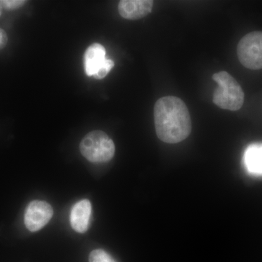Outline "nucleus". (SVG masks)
I'll use <instances>...</instances> for the list:
<instances>
[{
  "instance_id": "7",
  "label": "nucleus",
  "mask_w": 262,
  "mask_h": 262,
  "mask_svg": "<svg viewBox=\"0 0 262 262\" xmlns=\"http://www.w3.org/2000/svg\"><path fill=\"white\" fill-rule=\"evenodd\" d=\"M92 206L89 200L77 202L72 208L70 214V223L72 228L79 233H84L89 227Z\"/></svg>"
},
{
  "instance_id": "9",
  "label": "nucleus",
  "mask_w": 262,
  "mask_h": 262,
  "mask_svg": "<svg viewBox=\"0 0 262 262\" xmlns=\"http://www.w3.org/2000/svg\"><path fill=\"white\" fill-rule=\"evenodd\" d=\"M245 163L251 173L262 174V144H254L248 148Z\"/></svg>"
},
{
  "instance_id": "1",
  "label": "nucleus",
  "mask_w": 262,
  "mask_h": 262,
  "mask_svg": "<svg viewBox=\"0 0 262 262\" xmlns=\"http://www.w3.org/2000/svg\"><path fill=\"white\" fill-rule=\"evenodd\" d=\"M154 119L157 136L168 144L185 140L192 131V120L187 105L176 96H165L157 101Z\"/></svg>"
},
{
  "instance_id": "6",
  "label": "nucleus",
  "mask_w": 262,
  "mask_h": 262,
  "mask_svg": "<svg viewBox=\"0 0 262 262\" xmlns=\"http://www.w3.org/2000/svg\"><path fill=\"white\" fill-rule=\"evenodd\" d=\"M154 2L151 0H122L118 4V11L122 18L137 20L149 15Z\"/></svg>"
},
{
  "instance_id": "11",
  "label": "nucleus",
  "mask_w": 262,
  "mask_h": 262,
  "mask_svg": "<svg viewBox=\"0 0 262 262\" xmlns=\"http://www.w3.org/2000/svg\"><path fill=\"white\" fill-rule=\"evenodd\" d=\"M115 66V63L113 61L110 59H106L103 64L101 66V68L98 70L96 72V75L94 76L95 78L98 79V80H101V79L104 78L106 75H108V72H110Z\"/></svg>"
},
{
  "instance_id": "13",
  "label": "nucleus",
  "mask_w": 262,
  "mask_h": 262,
  "mask_svg": "<svg viewBox=\"0 0 262 262\" xmlns=\"http://www.w3.org/2000/svg\"><path fill=\"white\" fill-rule=\"evenodd\" d=\"M8 37L6 32L3 29L0 28V51L7 46L8 43Z\"/></svg>"
},
{
  "instance_id": "10",
  "label": "nucleus",
  "mask_w": 262,
  "mask_h": 262,
  "mask_svg": "<svg viewBox=\"0 0 262 262\" xmlns=\"http://www.w3.org/2000/svg\"><path fill=\"white\" fill-rule=\"evenodd\" d=\"M89 262H116L106 251L101 249L94 250L89 256Z\"/></svg>"
},
{
  "instance_id": "4",
  "label": "nucleus",
  "mask_w": 262,
  "mask_h": 262,
  "mask_svg": "<svg viewBox=\"0 0 262 262\" xmlns=\"http://www.w3.org/2000/svg\"><path fill=\"white\" fill-rule=\"evenodd\" d=\"M237 57L241 64L251 70L262 69V32L248 33L239 40Z\"/></svg>"
},
{
  "instance_id": "8",
  "label": "nucleus",
  "mask_w": 262,
  "mask_h": 262,
  "mask_svg": "<svg viewBox=\"0 0 262 262\" xmlns=\"http://www.w3.org/2000/svg\"><path fill=\"white\" fill-rule=\"evenodd\" d=\"M106 49L102 45H91L84 54V67L86 75L94 77L106 61Z\"/></svg>"
},
{
  "instance_id": "5",
  "label": "nucleus",
  "mask_w": 262,
  "mask_h": 262,
  "mask_svg": "<svg viewBox=\"0 0 262 262\" xmlns=\"http://www.w3.org/2000/svg\"><path fill=\"white\" fill-rule=\"evenodd\" d=\"M53 215V208L47 202L32 201L26 210L24 216L26 227L31 232H37L47 225Z\"/></svg>"
},
{
  "instance_id": "3",
  "label": "nucleus",
  "mask_w": 262,
  "mask_h": 262,
  "mask_svg": "<svg viewBox=\"0 0 262 262\" xmlns=\"http://www.w3.org/2000/svg\"><path fill=\"white\" fill-rule=\"evenodd\" d=\"M80 149L83 157L91 163H106L113 159L115 145L113 139L101 130L89 133L81 141Z\"/></svg>"
},
{
  "instance_id": "14",
  "label": "nucleus",
  "mask_w": 262,
  "mask_h": 262,
  "mask_svg": "<svg viewBox=\"0 0 262 262\" xmlns=\"http://www.w3.org/2000/svg\"><path fill=\"white\" fill-rule=\"evenodd\" d=\"M2 9H3V8H2V5L0 4V15L2 14Z\"/></svg>"
},
{
  "instance_id": "2",
  "label": "nucleus",
  "mask_w": 262,
  "mask_h": 262,
  "mask_svg": "<svg viewBox=\"0 0 262 262\" xmlns=\"http://www.w3.org/2000/svg\"><path fill=\"white\" fill-rule=\"evenodd\" d=\"M212 79L218 84L213 92V103L222 110H241L244 103L245 94L237 80L227 72L215 73Z\"/></svg>"
},
{
  "instance_id": "12",
  "label": "nucleus",
  "mask_w": 262,
  "mask_h": 262,
  "mask_svg": "<svg viewBox=\"0 0 262 262\" xmlns=\"http://www.w3.org/2000/svg\"><path fill=\"white\" fill-rule=\"evenodd\" d=\"M27 3V2L24 1V0H3V1H0L2 8L8 10L18 9L23 7Z\"/></svg>"
}]
</instances>
